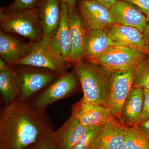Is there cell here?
<instances>
[{
    "label": "cell",
    "mask_w": 149,
    "mask_h": 149,
    "mask_svg": "<svg viewBox=\"0 0 149 149\" xmlns=\"http://www.w3.org/2000/svg\"><path fill=\"white\" fill-rule=\"evenodd\" d=\"M143 34L149 43V17H147L143 30Z\"/></svg>",
    "instance_id": "31"
},
{
    "label": "cell",
    "mask_w": 149,
    "mask_h": 149,
    "mask_svg": "<svg viewBox=\"0 0 149 149\" xmlns=\"http://www.w3.org/2000/svg\"><path fill=\"white\" fill-rule=\"evenodd\" d=\"M133 5L146 16L149 17V0H123Z\"/></svg>",
    "instance_id": "27"
},
{
    "label": "cell",
    "mask_w": 149,
    "mask_h": 149,
    "mask_svg": "<svg viewBox=\"0 0 149 149\" xmlns=\"http://www.w3.org/2000/svg\"><path fill=\"white\" fill-rule=\"evenodd\" d=\"M148 55H149V52Z\"/></svg>",
    "instance_id": "35"
},
{
    "label": "cell",
    "mask_w": 149,
    "mask_h": 149,
    "mask_svg": "<svg viewBox=\"0 0 149 149\" xmlns=\"http://www.w3.org/2000/svg\"><path fill=\"white\" fill-rule=\"evenodd\" d=\"M20 83L18 102L29 101L60 75L52 71L24 70L17 72Z\"/></svg>",
    "instance_id": "9"
},
{
    "label": "cell",
    "mask_w": 149,
    "mask_h": 149,
    "mask_svg": "<svg viewBox=\"0 0 149 149\" xmlns=\"http://www.w3.org/2000/svg\"><path fill=\"white\" fill-rule=\"evenodd\" d=\"M67 62L56 50L52 39L43 37L33 43L32 50L13 65H27L45 68L61 75L66 73Z\"/></svg>",
    "instance_id": "3"
},
{
    "label": "cell",
    "mask_w": 149,
    "mask_h": 149,
    "mask_svg": "<svg viewBox=\"0 0 149 149\" xmlns=\"http://www.w3.org/2000/svg\"><path fill=\"white\" fill-rule=\"evenodd\" d=\"M143 91V107L141 116V121L149 118V91Z\"/></svg>",
    "instance_id": "28"
},
{
    "label": "cell",
    "mask_w": 149,
    "mask_h": 149,
    "mask_svg": "<svg viewBox=\"0 0 149 149\" xmlns=\"http://www.w3.org/2000/svg\"><path fill=\"white\" fill-rule=\"evenodd\" d=\"M125 127L113 117L101 127L100 146L104 149H122Z\"/></svg>",
    "instance_id": "19"
},
{
    "label": "cell",
    "mask_w": 149,
    "mask_h": 149,
    "mask_svg": "<svg viewBox=\"0 0 149 149\" xmlns=\"http://www.w3.org/2000/svg\"><path fill=\"white\" fill-rule=\"evenodd\" d=\"M6 63L3 60L2 58L0 60V70L6 69L8 66Z\"/></svg>",
    "instance_id": "33"
},
{
    "label": "cell",
    "mask_w": 149,
    "mask_h": 149,
    "mask_svg": "<svg viewBox=\"0 0 149 149\" xmlns=\"http://www.w3.org/2000/svg\"><path fill=\"white\" fill-rule=\"evenodd\" d=\"M101 126H95L83 134L72 149H94L100 146Z\"/></svg>",
    "instance_id": "23"
},
{
    "label": "cell",
    "mask_w": 149,
    "mask_h": 149,
    "mask_svg": "<svg viewBox=\"0 0 149 149\" xmlns=\"http://www.w3.org/2000/svg\"><path fill=\"white\" fill-rule=\"evenodd\" d=\"M144 102V91L132 88L123 106L120 122L126 127L138 126L141 121Z\"/></svg>",
    "instance_id": "16"
},
{
    "label": "cell",
    "mask_w": 149,
    "mask_h": 149,
    "mask_svg": "<svg viewBox=\"0 0 149 149\" xmlns=\"http://www.w3.org/2000/svg\"><path fill=\"white\" fill-rule=\"evenodd\" d=\"M71 115L88 127H102L113 117L109 107L82 98L72 106Z\"/></svg>",
    "instance_id": "10"
},
{
    "label": "cell",
    "mask_w": 149,
    "mask_h": 149,
    "mask_svg": "<svg viewBox=\"0 0 149 149\" xmlns=\"http://www.w3.org/2000/svg\"><path fill=\"white\" fill-rule=\"evenodd\" d=\"M79 12L88 30L107 29L116 23L109 8L95 0H80Z\"/></svg>",
    "instance_id": "8"
},
{
    "label": "cell",
    "mask_w": 149,
    "mask_h": 149,
    "mask_svg": "<svg viewBox=\"0 0 149 149\" xmlns=\"http://www.w3.org/2000/svg\"><path fill=\"white\" fill-rule=\"evenodd\" d=\"M148 56L144 52L119 45L111 47L93 61L112 72L136 69Z\"/></svg>",
    "instance_id": "5"
},
{
    "label": "cell",
    "mask_w": 149,
    "mask_h": 149,
    "mask_svg": "<svg viewBox=\"0 0 149 149\" xmlns=\"http://www.w3.org/2000/svg\"><path fill=\"white\" fill-rule=\"evenodd\" d=\"M94 149H104L102 147L100 146H99L97 147V148H95Z\"/></svg>",
    "instance_id": "34"
},
{
    "label": "cell",
    "mask_w": 149,
    "mask_h": 149,
    "mask_svg": "<svg viewBox=\"0 0 149 149\" xmlns=\"http://www.w3.org/2000/svg\"><path fill=\"white\" fill-rule=\"evenodd\" d=\"M0 15L2 27L6 32L37 41L44 37L37 8L14 12L1 9Z\"/></svg>",
    "instance_id": "4"
},
{
    "label": "cell",
    "mask_w": 149,
    "mask_h": 149,
    "mask_svg": "<svg viewBox=\"0 0 149 149\" xmlns=\"http://www.w3.org/2000/svg\"><path fill=\"white\" fill-rule=\"evenodd\" d=\"M93 127L82 125L71 115L54 135L58 149H72L81 137Z\"/></svg>",
    "instance_id": "15"
},
{
    "label": "cell",
    "mask_w": 149,
    "mask_h": 149,
    "mask_svg": "<svg viewBox=\"0 0 149 149\" xmlns=\"http://www.w3.org/2000/svg\"><path fill=\"white\" fill-rule=\"evenodd\" d=\"M107 30L111 40L118 45L139 50L148 55L149 43L139 29L116 23Z\"/></svg>",
    "instance_id": "11"
},
{
    "label": "cell",
    "mask_w": 149,
    "mask_h": 149,
    "mask_svg": "<svg viewBox=\"0 0 149 149\" xmlns=\"http://www.w3.org/2000/svg\"><path fill=\"white\" fill-rule=\"evenodd\" d=\"M136 69L112 72L108 104L113 117L119 122L123 106L133 88Z\"/></svg>",
    "instance_id": "7"
},
{
    "label": "cell",
    "mask_w": 149,
    "mask_h": 149,
    "mask_svg": "<svg viewBox=\"0 0 149 149\" xmlns=\"http://www.w3.org/2000/svg\"><path fill=\"white\" fill-rule=\"evenodd\" d=\"M33 44H26L1 32L0 55L7 64L13 65L32 50Z\"/></svg>",
    "instance_id": "18"
},
{
    "label": "cell",
    "mask_w": 149,
    "mask_h": 149,
    "mask_svg": "<svg viewBox=\"0 0 149 149\" xmlns=\"http://www.w3.org/2000/svg\"><path fill=\"white\" fill-rule=\"evenodd\" d=\"M40 0H14L7 8L1 9L7 12H14L37 8Z\"/></svg>",
    "instance_id": "25"
},
{
    "label": "cell",
    "mask_w": 149,
    "mask_h": 149,
    "mask_svg": "<svg viewBox=\"0 0 149 149\" xmlns=\"http://www.w3.org/2000/svg\"><path fill=\"white\" fill-rule=\"evenodd\" d=\"M69 10L67 6L61 3V18L57 31L52 39L53 44L65 61L68 62L71 52L68 16Z\"/></svg>",
    "instance_id": "20"
},
{
    "label": "cell",
    "mask_w": 149,
    "mask_h": 149,
    "mask_svg": "<svg viewBox=\"0 0 149 149\" xmlns=\"http://www.w3.org/2000/svg\"><path fill=\"white\" fill-rule=\"evenodd\" d=\"M74 74L83 91L85 100L108 107L112 72L89 61L75 64Z\"/></svg>",
    "instance_id": "2"
},
{
    "label": "cell",
    "mask_w": 149,
    "mask_h": 149,
    "mask_svg": "<svg viewBox=\"0 0 149 149\" xmlns=\"http://www.w3.org/2000/svg\"><path fill=\"white\" fill-rule=\"evenodd\" d=\"M138 126L149 137V118L141 120Z\"/></svg>",
    "instance_id": "30"
},
{
    "label": "cell",
    "mask_w": 149,
    "mask_h": 149,
    "mask_svg": "<svg viewBox=\"0 0 149 149\" xmlns=\"http://www.w3.org/2000/svg\"><path fill=\"white\" fill-rule=\"evenodd\" d=\"M54 131L26 149H58L54 137Z\"/></svg>",
    "instance_id": "26"
},
{
    "label": "cell",
    "mask_w": 149,
    "mask_h": 149,
    "mask_svg": "<svg viewBox=\"0 0 149 149\" xmlns=\"http://www.w3.org/2000/svg\"><path fill=\"white\" fill-rule=\"evenodd\" d=\"M71 52L68 62L78 63L84 58L87 30L83 19L76 10L69 12L68 16Z\"/></svg>",
    "instance_id": "12"
},
{
    "label": "cell",
    "mask_w": 149,
    "mask_h": 149,
    "mask_svg": "<svg viewBox=\"0 0 149 149\" xmlns=\"http://www.w3.org/2000/svg\"><path fill=\"white\" fill-rule=\"evenodd\" d=\"M79 83V80L74 73L66 72L61 75L29 101L34 107L46 110L54 103L77 93Z\"/></svg>",
    "instance_id": "6"
},
{
    "label": "cell",
    "mask_w": 149,
    "mask_h": 149,
    "mask_svg": "<svg viewBox=\"0 0 149 149\" xmlns=\"http://www.w3.org/2000/svg\"><path fill=\"white\" fill-rule=\"evenodd\" d=\"M54 131L45 109L30 101H16L1 112L0 149H26Z\"/></svg>",
    "instance_id": "1"
},
{
    "label": "cell",
    "mask_w": 149,
    "mask_h": 149,
    "mask_svg": "<svg viewBox=\"0 0 149 149\" xmlns=\"http://www.w3.org/2000/svg\"><path fill=\"white\" fill-rule=\"evenodd\" d=\"M61 0H40L37 6L44 37L53 39L61 18Z\"/></svg>",
    "instance_id": "14"
},
{
    "label": "cell",
    "mask_w": 149,
    "mask_h": 149,
    "mask_svg": "<svg viewBox=\"0 0 149 149\" xmlns=\"http://www.w3.org/2000/svg\"><path fill=\"white\" fill-rule=\"evenodd\" d=\"M0 91L4 106L18 100L20 93V83L17 72L9 67L0 70Z\"/></svg>",
    "instance_id": "21"
},
{
    "label": "cell",
    "mask_w": 149,
    "mask_h": 149,
    "mask_svg": "<svg viewBox=\"0 0 149 149\" xmlns=\"http://www.w3.org/2000/svg\"><path fill=\"white\" fill-rule=\"evenodd\" d=\"M109 8L116 23L134 27L143 33L147 17L132 4L117 0Z\"/></svg>",
    "instance_id": "13"
},
{
    "label": "cell",
    "mask_w": 149,
    "mask_h": 149,
    "mask_svg": "<svg viewBox=\"0 0 149 149\" xmlns=\"http://www.w3.org/2000/svg\"><path fill=\"white\" fill-rule=\"evenodd\" d=\"M95 1H97L110 8L117 0H95Z\"/></svg>",
    "instance_id": "32"
},
{
    "label": "cell",
    "mask_w": 149,
    "mask_h": 149,
    "mask_svg": "<svg viewBox=\"0 0 149 149\" xmlns=\"http://www.w3.org/2000/svg\"><path fill=\"white\" fill-rule=\"evenodd\" d=\"M122 149H149V137L139 126L125 127Z\"/></svg>",
    "instance_id": "22"
},
{
    "label": "cell",
    "mask_w": 149,
    "mask_h": 149,
    "mask_svg": "<svg viewBox=\"0 0 149 149\" xmlns=\"http://www.w3.org/2000/svg\"><path fill=\"white\" fill-rule=\"evenodd\" d=\"M118 45L110 37L107 29L87 30L84 57L93 61L112 46Z\"/></svg>",
    "instance_id": "17"
},
{
    "label": "cell",
    "mask_w": 149,
    "mask_h": 149,
    "mask_svg": "<svg viewBox=\"0 0 149 149\" xmlns=\"http://www.w3.org/2000/svg\"><path fill=\"white\" fill-rule=\"evenodd\" d=\"M133 88L149 91V55L142 61L136 69Z\"/></svg>",
    "instance_id": "24"
},
{
    "label": "cell",
    "mask_w": 149,
    "mask_h": 149,
    "mask_svg": "<svg viewBox=\"0 0 149 149\" xmlns=\"http://www.w3.org/2000/svg\"><path fill=\"white\" fill-rule=\"evenodd\" d=\"M61 1L67 6L69 12L76 10L77 0H61Z\"/></svg>",
    "instance_id": "29"
}]
</instances>
